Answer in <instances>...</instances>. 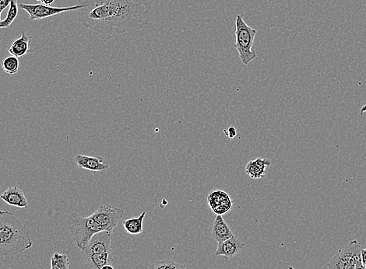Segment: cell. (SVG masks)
<instances>
[{"instance_id": "5bb4252c", "label": "cell", "mask_w": 366, "mask_h": 269, "mask_svg": "<svg viewBox=\"0 0 366 269\" xmlns=\"http://www.w3.org/2000/svg\"><path fill=\"white\" fill-rule=\"evenodd\" d=\"M212 237L218 244L224 242L227 240L230 239L234 236L233 233L231 231L230 227H228L226 222L221 215H217L214 219L212 227Z\"/></svg>"}, {"instance_id": "ba28073f", "label": "cell", "mask_w": 366, "mask_h": 269, "mask_svg": "<svg viewBox=\"0 0 366 269\" xmlns=\"http://www.w3.org/2000/svg\"><path fill=\"white\" fill-rule=\"evenodd\" d=\"M113 232L101 231L91 238L88 245L80 251L83 255L112 252V238Z\"/></svg>"}, {"instance_id": "9c48e42d", "label": "cell", "mask_w": 366, "mask_h": 269, "mask_svg": "<svg viewBox=\"0 0 366 269\" xmlns=\"http://www.w3.org/2000/svg\"><path fill=\"white\" fill-rule=\"evenodd\" d=\"M74 162L82 169L92 172H105L109 169V164L101 157H89L77 154L74 157Z\"/></svg>"}, {"instance_id": "83f0119b", "label": "cell", "mask_w": 366, "mask_h": 269, "mask_svg": "<svg viewBox=\"0 0 366 269\" xmlns=\"http://www.w3.org/2000/svg\"><path fill=\"white\" fill-rule=\"evenodd\" d=\"M365 112H366V105L363 106L361 110H360V115H361V116H363Z\"/></svg>"}, {"instance_id": "5b68a950", "label": "cell", "mask_w": 366, "mask_h": 269, "mask_svg": "<svg viewBox=\"0 0 366 269\" xmlns=\"http://www.w3.org/2000/svg\"><path fill=\"white\" fill-rule=\"evenodd\" d=\"M363 245L359 241H351L350 243L337 252L328 264V269H356L358 263L361 262Z\"/></svg>"}, {"instance_id": "603a6c76", "label": "cell", "mask_w": 366, "mask_h": 269, "mask_svg": "<svg viewBox=\"0 0 366 269\" xmlns=\"http://www.w3.org/2000/svg\"><path fill=\"white\" fill-rule=\"evenodd\" d=\"M10 2L11 0H0V18H1L2 12H3L4 9L9 6ZM0 23H1V19H0Z\"/></svg>"}, {"instance_id": "277c9868", "label": "cell", "mask_w": 366, "mask_h": 269, "mask_svg": "<svg viewBox=\"0 0 366 269\" xmlns=\"http://www.w3.org/2000/svg\"><path fill=\"white\" fill-rule=\"evenodd\" d=\"M73 238L80 251L88 245L90 240L97 233L104 231V229L94 221L92 217H82L73 215Z\"/></svg>"}, {"instance_id": "44dd1931", "label": "cell", "mask_w": 366, "mask_h": 269, "mask_svg": "<svg viewBox=\"0 0 366 269\" xmlns=\"http://www.w3.org/2000/svg\"><path fill=\"white\" fill-rule=\"evenodd\" d=\"M148 269H186V266L179 264L173 261L165 260L154 262Z\"/></svg>"}, {"instance_id": "e0dca14e", "label": "cell", "mask_w": 366, "mask_h": 269, "mask_svg": "<svg viewBox=\"0 0 366 269\" xmlns=\"http://www.w3.org/2000/svg\"><path fill=\"white\" fill-rule=\"evenodd\" d=\"M146 217V212H143L136 218L128 219L122 221V225L126 232L132 235H138L143 232V223Z\"/></svg>"}, {"instance_id": "8fae6325", "label": "cell", "mask_w": 366, "mask_h": 269, "mask_svg": "<svg viewBox=\"0 0 366 269\" xmlns=\"http://www.w3.org/2000/svg\"><path fill=\"white\" fill-rule=\"evenodd\" d=\"M245 247V243L237 237L233 236L230 239L218 244L215 255L223 256L225 259H230L239 255Z\"/></svg>"}, {"instance_id": "9a60e30c", "label": "cell", "mask_w": 366, "mask_h": 269, "mask_svg": "<svg viewBox=\"0 0 366 269\" xmlns=\"http://www.w3.org/2000/svg\"><path fill=\"white\" fill-rule=\"evenodd\" d=\"M271 164L269 160L259 157L248 162L246 166V173L252 179H260L264 177L267 167Z\"/></svg>"}, {"instance_id": "f1b7e54d", "label": "cell", "mask_w": 366, "mask_h": 269, "mask_svg": "<svg viewBox=\"0 0 366 269\" xmlns=\"http://www.w3.org/2000/svg\"><path fill=\"white\" fill-rule=\"evenodd\" d=\"M289 269H294V268H292V267H289Z\"/></svg>"}, {"instance_id": "2e32d148", "label": "cell", "mask_w": 366, "mask_h": 269, "mask_svg": "<svg viewBox=\"0 0 366 269\" xmlns=\"http://www.w3.org/2000/svg\"><path fill=\"white\" fill-rule=\"evenodd\" d=\"M31 39L32 36L30 34L27 33V32L22 31L21 37L16 39V41H13V43L11 44L10 48L8 50L9 54L16 58L27 55V53L30 52L29 44H30Z\"/></svg>"}, {"instance_id": "cb8c5ba5", "label": "cell", "mask_w": 366, "mask_h": 269, "mask_svg": "<svg viewBox=\"0 0 366 269\" xmlns=\"http://www.w3.org/2000/svg\"><path fill=\"white\" fill-rule=\"evenodd\" d=\"M362 263L366 269V248H363L361 252Z\"/></svg>"}, {"instance_id": "7c38bea8", "label": "cell", "mask_w": 366, "mask_h": 269, "mask_svg": "<svg viewBox=\"0 0 366 269\" xmlns=\"http://www.w3.org/2000/svg\"><path fill=\"white\" fill-rule=\"evenodd\" d=\"M0 199L9 206H15V207L27 208L29 206L28 201L25 196L24 193L17 186L8 188L0 196Z\"/></svg>"}, {"instance_id": "d6986e66", "label": "cell", "mask_w": 366, "mask_h": 269, "mask_svg": "<svg viewBox=\"0 0 366 269\" xmlns=\"http://www.w3.org/2000/svg\"><path fill=\"white\" fill-rule=\"evenodd\" d=\"M69 260L67 255L55 252L51 259V269H69Z\"/></svg>"}, {"instance_id": "7a4b0ae2", "label": "cell", "mask_w": 366, "mask_h": 269, "mask_svg": "<svg viewBox=\"0 0 366 269\" xmlns=\"http://www.w3.org/2000/svg\"><path fill=\"white\" fill-rule=\"evenodd\" d=\"M32 246L27 226L10 212L0 210V257L19 255Z\"/></svg>"}, {"instance_id": "52a82bcc", "label": "cell", "mask_w": 366, "mask_h": 269, "mask_svg": "<svg viewBox=\"0 0 366 269\" xmlns=\"http://www.w3.org/2000/svg\"><path fill=\"white\" fill-rule=\"evenodd\" d=\"M125 212L120 208H113L109 204L100 206L90 217L98 225L101 226L104 231L113 232L114 229L118 226L124 217Z\"/></svg>"}, {"instance_id": "8992f818", "label": "cell", "mask_w": 366, "mask_h": 269, "mask_svg": "<svg viewBox=\"0 0 366 269\" xmlns=\"http://www.w3.org/2000/svg\"><path fill=\"white\" fill-rule=\"evenodd\" d=\"M20 9H23L30 16V20H39L44 18L51 17L55 15L60 14L66 12H76L77 9L85 7L84 4L77 3L76 5L69 7H52L51 5H44V4H18Z\"/></svg>"}, {"instance_id": "4fadbf2b", "label": "cell", "mask_w": 366, "mask_h": 269, "mask_svg": "<svg viewBox=\"0 0 366 269\" xmlns=\"http://www.w3.org/2000/svg\"><path fill=\"white\" fill-rule=\"evenodd\" d=\"M83 256L87 269H101L105 265H112L115 262V255L112 252L93 254Z\"/></svg>"}, {"instance_id": "d4e9b609", "label": "cell", "mask_w": 366, "mask_h": 269, "mask_svg": "<svg viewBox=\"0 0 366 269\" xmlns=\"http://www.w3.org/2000/svg\"><path fill=\"white\" fill-rule=\"evenodd\" d=\"M41 2L44 5H50L55 2V0H41Z\"/></svg>"}, {"instance_id": "484cf974", "label": "cell", "mask_w": 366, "mask_h": 269, "mask_svg": "<svg viewBox=\"0 0 366 269\" xmlns=\"http://www.w3.org/2000/svg\"><path fill=\"white\" fill-rule=\"evenodd\" d=\"M356 269H366V268L363 266V263H362L361 262H359V263H358L357 266H356Z\"/></svg>"}, {"instance_id": "f546056e", "label": "cell", "mask_w": 366, "mask_h": 269, "mask_svg": "<svg viewBox=\"0 0 366 269\" xmlns=\"http://www.w3.org/2000/svg\"><path fill=\"white\" fill-rule=\"evenodd\" d=\"M36 1H41V0H36Z\"/></svg>"}, {"instance_id": "4dcf8cb0", "label": "cell", "mask_w": 366, "mask_h": 269, "mask_svg": "<svg viewBox=\"0 0 366 269\" xmlns=\"http://www.w3.org/2000/svg\"><path fill=\"white\" fill-rule=\"evenodd\" d=\"M0 49H1V48H0Z\"/></svg>"}, {"instance_id": "7402d4cb", "label": "cell", "mask_w": 366, "mask_h": 269, "mask_svg": "<svg viewBox=\"0 0 366 269\" xmlns=\"http://www.w3.org/2000/svg\"><path fill=\"white\" fill-rule=\"evenodd\" d=\"M224 132H225V135H226L229 139H233V138H235V136H236V135H237L236 129L232 126L229 127L228 129H225V130H224Z\"/></svg>"}, {"instance_id": "ac0fdd59", "label": "cell", "mask_w": 366, "mask_h": 269, "mask_svg": "<svg viewBox=\"0 0 366 269\" xmlns=\"http://www.w3.org/2000/svg\"><path fill=\"white\" fill-rule=\"evenodd\" d=\"M18 8L17 0H11L7 16L0 23V29L8 28L11 26L17 16Z\"/></svg>"}, {"instance_id": "6da1fadb", "label": "cell", "mask_w": 366, "mask_h": 269, "mask_svg": "<svg viewBox=\"0 0 366 269\" xmlns=\"http://www.w3.org/2000/svg\"><path fill=\"white\" fill-rule=\"evenodd\" d=\"M85 7L76 11L77 19L103 41L115 34L141 30L152 12L151 0H78Z\"/></svg>"}, {"instance_id": "ffe728a7", "label": "cell", "mask_w": 366, "mask_h": 269, "mask_svg": "<svg viewBox=\"0 0 366 269\" xmlns=\"http://www.w3.org/2000/svg\"><path fill=\"white\" fill-rule=\"evenodd\" d=\"M19 60L16 57L11 56L7 57L3 60L2 62V68L6 73L9 75H13L16 74L19 70Z\"/></svg>"}, {"instance_id": "3957f363", "label": "cell", "mask_w": 366, "mask_h": 269, "mask_svg": "<svg viewBox=\"0 0 366 269\" xmlns=\"http://www.w3.org/2000/svg\"><path fill=\"white\" fill-rule=\"evenodd\" d=\"M257 30L252 28L245 21L243 15L238 14L235 19V49L243 65H248L258 57L253 49Z\"/></svg>"}, {"instance_id": "4316f807", "label": "cell", "mask_w": 366, "mask_h": 269, "mask_svg": "<svg viewBox=\"0 0 366 269\" xmlns=\"http://www.w3.org/2000/svg\"><path fill=\"white\" fill-rule=\"evenodd\" d=\"M101 269H114V268L113 266H112V265L107 264L105 265V266H103Z\"/></svg>"}, {"instance_id": "30bf717a", "label": "cell", "mask_w": 366, "mask_h": 269, "mask_svg": "<svg viewBox=\"0 0 366 269\" xmlns=\"http://www.w3.org/2000/svg\"><path fill=\"white\" fill-rule=\"evenodd\" d=\"M209 206L216 215H222L228 213L232 206V202L228 194L223 191L216 190L209 195Z\"/></svg>"}]
</instances>
